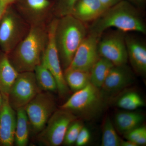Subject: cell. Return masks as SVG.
Instances as JSON below:
<instances>
[{
  "mask_svg": "<svg viewBox=\"0 0 146 146\" xmlns=\"http://www.w3.org/2000/svg\"><path fill=\"white\" fill-rule=\"evenodd\" d=\"M129 2H132L136 4H140L142 3L145 0H126Z\"/></svg>",
  "mask_w": 146,
  "mask_h": 146,
  "instance_id": "d6a6232c",
  "label": "cell"
},
{
  "mask_svg": "<svg viewBox=\"0 0 146 146\" xmlns=\"http://www.w3.org/2000/svg\"><path fill=\"white\" fill-rule=\"evenodd\" d=\"M114 64L104 58L100 57L91 69V83L100 89Z\"/></svg>",
  "mask_w": 146,
  "mask_h": 146,
  "instance_id": "44dd1931",
  "label": "cell"
},
{
  "mask_svg": "<svg viewBox=\"0 0 146 146\" xmlns=\"http://www.w3.org/2000/svg\"><path fill=\"white\" fill-rule=\"evenodd\" d=\"M34 72L36 82L41 91H57V83L54 78L42 61L35 68Z\"/></svg>",
  "mask_w": 146,
  "mask_h": 146,
  "instance_id": "7402d4cb",
  "label": "cell"
},
{
  "mask_svg": "<svg viewBox=\"0 0 146 146\" xmlns=\"http://www.w3.org/2000/svg\"><path fill=\"white\" fill-rule=\"evenodd\" d=\"M15 1V0H0V3L2 6L3 8L7 10L11 4Z\"/></svg>",
  "mask_w": 146,
  "mask_h": 146,
  "instance_id": "f546056e",
  "label": "cell"
},
{
  "mask_svg": "<svg viewBox=\"0 0 146 146\" xmlns=\"http://www.w3.org/2000/svg\"><path fill=\"white\" fill-rule=\"evenodd\" d=\"M106 8L108 9L119 2L122 0H100Z\"/></svg>",
  "mask_w": 146,
  "mask_h": 146,
  "instance_id": "f1b7e54d",
  "label": "cell"
},
{
  "mask_svg": "<svg viewBox=\"0 0 146 146\" xmlns=\"http://www.w3.org/2000/svg\"><path fill=\"white\" fill-rule=\"evenodd\" d=\"M133 80V74L126 65H114L100 89L106 100L131 85Z\"/></svg>",
  "mask_w": 146,
  "mask_h": 146,
  "instance_id": "7c38bea8",
  "label": "cell"
},
{
  "mask_svg": "<svg viewBox=\"0 0 146 146\" xmlns=\"http://www.w3.org/2000/svg\"><path fill=\"white\" fill-rule=\"evenodd\" d=\"M114 27L122 32H137L145 34L146 26L135 7L126 0H122L107 9L89 28L90 33L101 36L107 29Z\"/></svg>",
  "mask_w": 146,
  "mask_h": 146,
  "instance_id": "7a4b0ae2",
  "label": "cell"
},
{
  "mask_svg": "<svg viewBox=\"0 0 146 146\" xmlns=\"http://www.w3.org/2000/svg\"><path fill=\"white\" fill-rule=\"evenodd\" d=\"M78 119L69 110L60 108L56 110L44 129L38 133V140L46 146L60 145L63 143L69 126Z\"/></svg>",
  "mask_w": 146,
  "mask_h": 146,
  "instance_id": "52a82bcc",
  "label": "cell"
},
{
  "mask_svg": "<svg viewBox=\"0 0 146 146\" xmlns=\"http://www.w3.org/2000/svg\"><path fill=\"white\" fill-rule=\"evenodd\" d=\"M16 123L14 142L18 146L27 145L29 137V121L25 107L16 110Z\"/></svg>",
  "mask_w": 146,
  "mask_h": 146,
  "instance_id": "d6986e66",
  "label": "cell"
},
{
  "mask_svg": "<svg viewBox=\"0 0 146 146\" xmlns=\"http://www.w3.org/2000/svg\"><path fill=\"white\" fill-rule=\"evenodd\" d=\"M120 146H138V145L135 143L129 140H126V141H125L121 139Z\"/></svg>",
  "mask_w": 146,
  "mask_h": 146,
  "instance_id": "4dcf8cb0",
  "label": "cell"
},
{
  "mask_svg": "<svg viewBox=\"0 0 146 146\" xmlns=\"http://www.w3.org/2000/svg\"><path fill=\"white\" fill-rule=\"evenodd\" d=\"M34 72L19 73L8 96L11 106L16 110L25 107L37 94L41 92Z\"/></svg>",
  "mask_w": 146,
  "mask_h": 146,
  "instance_id": "9c48e42d",
  "label": "cell"
},
{
  "mask_svg": "<svg viewBox=\"0 0 146 146\" xmlns=\"http://www.w3.org/2000/svg\"><path fill=\"white\" fill-rule=\"evenodd\" d=\"M48 38V28L42 23L32 25L27 35L8 54L18 72H34L41 63Z\"/></svg>",
  "mask_w": 146,
  "mask_h": 146,
  "instance_id": "6da1fadb",
  "label": "cell"
},
{
  "mask_svg": "<svg viewBox=\"0 0 146 146\" xmlns=\"http://www.w3.org/2000/svg\"><path fill=\"white\" fill-rule=\"evenodd\" d=\"M25 15L31 20L32 25L42 23L41 21L50 7L48 0H25Z\"/></svg>",
  "mask_w": 146,
  "mask_h": 146,
  "instance_id": "ffe728a7",
  "label": "cell"
},
{
  "mask_svg": "<svg viewBox=\"0 0 146 146\" xmlns=\"http://www.w3.org/2000/svg\"><path fill=\"white\" fill-rule=\"evenodd\" d=\"M123 135L126 140L133 142L138 146L146 145V127L145 126H140Z\"/></svg>",
  "mask_w": 146,
  "mask_h": 146,
  "instance_id": "484cf974",
  "label": "cell"
},
{
  "mask_svg": "<svg viewBox=\"0 0 146 146\" xmlns=\"http://www.w3.org/2000/svg\"><path fill=\"white\" fill-rule=\"evenodd\" d=\"M84 126L83 122L78 119L75 120L70 125L66 133L63 143L67 145L75 143L80 132Z\"/></svg>",
  "mask_w": 146,
  "mask_h": 146,
  "instance_id": "d4e9b609",
  "label": "cell"
},
{
  "mask_svg": "<svg viewBox=\"0 0 146 146\" xmlns=\"http://www.w3.org/2000/svg\"><path fill=\"white\" fill-rule=\"evenodd\" d=\"M86 34L87 30L83 22L71 14L58 20L55 37L60 63L64 70L70 64Z\"/></svg>",
  "mask_w": 146,
  "mask_h": 146,
  "instance_id": "3957f363",
  "label": "cell"
},
{
  "mask_svg": "<svg viewBox=\"0 0 146 146\" xmlns=\"http://www.w3.org/2000/svg\"><path fill=\"white\" fill-rule=\"evenodd\" d=\"M3 101V98L2 95L1 94L0 92V110H1V108L2 105Z\"/></svg>",
  "mask_w": 146,
  "mask_h": 146,
  "instance_id": "836d02e7",
  "label": "cell"
},
{
  "mask_svg": "<svg viewBox=\"0 0 146 146\" xmlns=\"http://www.w3.org/2000/svg\"><path fill=\"white\" fill-rule=\"evenodd\" d=\"M118 107L127 110H134L145 106V103L138 93L129 91L122 94L116 102Z\"/></svg>",
  "mask_w": 146,
  "mask_h": 146,
  "instance_id": "603a6c76",
  "label": "cell"
},
{
  "mask_svg": "<svg viewBox=\"0 0 146 146\" xmlns=\"http://www.w3.org/2000/svg\"><path fill=\"white\" fill-rule=\"evenodd\" d=\"M106 101L100 89L90 83L75 92L60 108L70 111L78 118L90 120L102 112Z\"/></svg>",
  "mask_w": 146,
  "mask_h": 146,
  "instance_id": "277c9868",
  "label": "cell"
},
{
  "mask_svg": "<svg viewBox=\"0 0 146 146\" xmlns=\"http://www.w3.org/2000/svg\"><path fill=\"white\" fill-rule=\"evenodd\" d=\"M121 141L110 118H106L103 125L102 146H120Z\"/></svg>",
  "mask_w": 146,
  "mask_h": 146,
  "instance_id": "cb8c5ba5",
  "label": "cell"
},
{
  "mask_svg": "<svg viewBox=\"0 0 146 146\" xmlns=\"http://www.w3.org/2000/svg\"><path fill=\"white\" fill-rule=\"evenodd\" d=\"M128 55L133 70L137 74L145 75L146 73V46L141 40L131 36H125Z\"/></svg>",
  "mask_w": 146,
  "mask_h": 146,
  "instance_id": "5bb4252c",
  "label": "cell"
},
{
  "mask_svg": "<svg viewBox=\"0 0 146 146\" xmlns=\"http://www.w3.org/2000/svg\"><path fill=\"white\" fill-rule=\"evenodd\" d=\"M58 20V19H56L53 20L48 27V41L41 61L54 78L57 83V91L59 96L64 97L68 94L69 89L64 78L56 43L55 35Z\"/></svg>",
  "mask_w": 146,
  "mask_h": 146,
  "instance_id": "8992f818",
  "label": "cell"
},
{
  "mask_svg": "<svg viewBox=\"0 0 146 146\" xmlns=\"http://www.w3.org/2000/svg\"><path fill=\"white\" fill-rule=\"evenodd\" d=\"M33 133H39L56 110V103L51 93L42 91L25 107Z\"/></svg>",
  "mask_w": 146,
  "mask_h": 146,
  "instance_id": "5b68a950",
  "label": "cell"
},
{
  "mask_svg": "<svg viewBox=\"0 0 146 146\" xmlns=\"http://www.w3.org/2000/svg\"><path fill=\"white\" fill-rule=\"evenodd\" d=\"M107 9L100 0H79L70 14L83 23L93 22Z\"/></svg>",
  "mask_w": 146,
  "mask_h": 146,
  "instance_id": "9a60e30c",
  "label": "cell"
},
{
  "mask_svg": "<svg viewBox=\"0 0 146 146\" xmlns=\"http://www.w3.org/2000/svg\"><path fill=\"white\" fill-rule=\"evenodd\" d=\"M144 119L143 115L141 113L134 110H127L117 113L114 118V122L118 131L124 134L141 126Z\"/></svg>",
  "mask_w": 146,
  "mask_h": 146,
  "instance_id": "e0dca14e",
  "label": "cell"
},
{
  "mask_svg": "<svg viewBox=\"0 0 146 146\" xmlns=\"http://www.w3.org/2000/svg\"><path fill=\"white\" fill-rule=\"evenodd\" d=\"M101 36L90 33L86 35L76 51L72 60L67 68L90 72L99 59L98 44Z\"/></svg>",
  "mask_w": 146,
  "mask_h": 146,
  "instance_id": "8fae6325",
  "label": "cell"
},
{
  "mask_svg": "<svg viewBox=\"0 0 146 146\" xmlns=\"http://www.w3.org/2000/svg\"><path fill=\"white\" fill-rule=\"evenodd\" d=\"M19 74L11 63L8 54L0 52V92L3 96L8 97Z\"/></svg>",
  "mask_w": 146,
  "mask_h": 146,
  "instance_id": "2e32d148",
  "label": "cell"
},
{
  "mask_svg": "<svg viewBox=\"0 0 146 146\" xmlns=\"http://www.w3.org/2000/svg\"><path fill=\"white\" fill-rule=\"evenodd\" d=\"M79 0H62L59 7L58 13L62 16L70 14L73 7Z\"/></svg>",
  "mask_w": 146,
  "mask_h": 146,
  "instance_id": "4316f807",
  "label": "cell"
},
{
  "mask_svg": "<svg viewBox=\"0 0 146 146\" xmlns=\"http://www.w3.org/2000/svg\"><path fill=\"white\" fill-rule=\"evenodd\" d=\"M28 31L24 21L16 13L7 9L0 22V48L2 51L9 54Z\"/></svg>",
  "mask_w": 146,
  "mask_h": 146,
  "instance_id": "ba28073f",
  "label": "cell"
},
{
  "mask_svg": "<svg viewBox=\"0 0 146 146\" xmlns=\"http://www.w3.org/2000/svg\"><path fill=\"white\" fill-rule=\"evenodd\" d=\"M122 33L119 31L99 41L100 56L110 60L114 65H126L128 60L125 36Z\"/></svg>",
  "mask_w": 146,
  "mask_h": 146,
  "instance_id": "30bf717a",
  "label": "cell"
},
{
  "mask_svg": "<svg viewBox=\"0 0 146 146\" xmlns=\"http://www.w3.org/2000/svg\"><path fill=\"white\" fill-rule=\"evenodd\" d=\"M91 139V133L87 128L84 126L80 132L75 143L76 145L83 146L89 143Z\"/></svg>",
  "mask_w": 146,
  "mask_h": 146,
  "instance_id": "83f0119b",
  "label": "cell"
},
{
  "mask_svg": "<svg viewBox=\"0 0 146 146\" xmlns=\"http://www.w3.org/2000/svg\"><path fill=\"white\" fill-rule=\"evenodd\" d=\"M63 73L67 85L74 92L81 90L91 83L90 72L68 68Z\"/></svg>",
  "mask_w": 146,
  "mask_h": 146,
  "instance_id": "ac0fdd59",
  "label": "cell"
},
{
  "mask_svg": "<svg viewBox=\"0 0 146 146\" xmlns=\"http://www.w3.org/2000/svg\"><path fill=\"white\" fill-rule=\"evenodd\" d=\"M3 98L0 110V145L11 146L14 142L16 113L11 106L8 97L3 96Z\"/></svg>",
  "mask_w": 146,
  "mask_h": 146,
  "instance_id": "4fadbf2b",
  "label": "cell"
},
{
  "mask_svg": "<svg viewBox=\"0 0 146 146\" xmlns=\"http://www.w3.org/2000/svg\"><path fill=\"white\" fill-rule=\"evenodd\" d=\"M6 11V10H5V9L3 8L2 6L1 5V3H0V22H1V20L4 14L5 13Z\"/></svg>",
  "mask_w": 146,
  "mask_h": 146,
  "instance_id": "1f68e13d",
  "label": "cell"
}]
</instances>
